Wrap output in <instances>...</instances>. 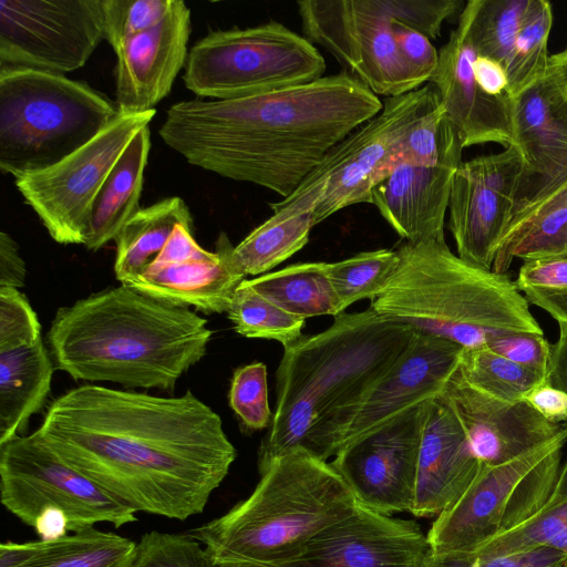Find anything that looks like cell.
<instances>
[{
  "instance_id": "6da1fadb",
  "label": "cell",
  "mask_w": 567,
  "mask_h": 567,
  "mask_svg": "<svg viewBox=\"0 0 567 567\" xmlns=\"http://www.w3.org/2000/svg\"><path fill=\"white\" fill-rule=\"evenodd\" d=\"M70 466L136 513L200 514L237 452L220 416L182 396L84 384L58 396L35 431Z\"/></svg>"
},
{
  "instance_id": "7a4b0ae2",
  "label": "cell",
  "mask_w": 567,
  "mask_h": 567,
  "mask_svg": "<svg viewBox=\"0 0 567 567\" xmlns=\"http://www.w3.org/2000/svg\"><path fill=\"white\" fill-rule=\"evenodd\" d=\"M382 106L343 71L248 97L174 103L158 135L190 165L286 198L331 147Z\"/></svg>"
},
{
  "instance_id": "3957f363",
  "label": "cell",
  "mask_w": 567,
  "mask_h": 567,
  "mask_svg": "<svg viewBox=\"0 0 567 567\" xmlns=\"http://www.w3.org/2000/svg\"><path fill=\"white\" fill-rule=\"evenodd\" d=\"M414 333L369 307L342 312L326 330L285 347L275 412L258 452L259 473L298 447L323 461L334 456L359 403Z\"/></svg>"
},
{
  "instance_id": "277c9868",
  "label": "cell",
  "mask_w": 567,
  "mask_h": 567,
  "mask_svg": "<svg viewBox=\"0 0 567 567\" xmlns=\"http://www.w3.org/2000/svg\"><path fill=\"white\" fill-rule=\"evenodd\" d=\"M212 336L189 308L121 284L61 307L45 340L55 368L76 381L172 391Z\"/></svg>"
},
{
  "instance_id": "5b68a950",
  "label": "cell",
  "mask_w": 567,
  "mask_h": 567,
  "mask_svg": "<svg viewBox=\"0 0 567 567\" xmlns=\"http://www.w3.org/2000/svg\"><path fill=\"white\" fill-rule=\"evenodd\" d=\"M396 251L395 272L371 300L377 313L463 349L503 332L544 334L507 274L466 262L445 241H405Z\"/></svg>"
},
{
  "instance_id": "8992f818",
  "label": "cell",
  "mask_w": 567,
  "mask_h": 567,
  "mask_svg": "<svg viewBox=\"0 0 567 567\" xmlns=\"http://www.w3.org/2000/svg\"><path fill=\"white\" fill-rule=\"evenodd\" d=\"M259 474L246 499L185 532L205 546L216 565L290 560L358 505L332 464L300 447L275 458Z\"/></svg>"
},
{
  "instance_id": "52a82bcc",
  "label": "cell",
  "mask_w": 567,
  "mask_h": 567,
  "mask_svg": "<svg viewBox=\"0 0 567 567\" xmlns=\"http://www.w3.org/2000/svg\"><path fill=\"white\" fill-rule=\"evenodd\" d=\"M115 102L64 74L0 68V169L14 178L69 156L118 115Z\"/></svg>"
},
{
  "instance_id": "ba28073f",
  "label": "cell",
  "mask_w": 567,
  "mask_h": 567,
  "mask_svg": "<svg viewBox=\"0 0 567 567\" xmlns=\"http://www.w3.org/2000/svg\"><path fill=\"white\" fill-rule=\"evenodd\" d=\"M440 103L432 83L385 97L377 115L331 147L291 195L269 207L281 214L312 212L318 225L346 207L371 204L372 189L402 161L411 131Z\"/></svg>"
},
{
  "instance_id": "9c48e42d",
  "label": "cell",
  "mask_w": 567,
  "mask_h": 567,
  "mask_svg": "<svg viewBox=\"0 0 567 567\" xmlns=\"http://www.w3.org/2000/svg\"><path fill=\"white\" fill-rule=\"evenodd\" d=\"M326 69L313 43L268 21L208 32L189 49L183 80L200 99L233 100L307 84Z\"/></svg>"
},
{
  "instance_id": "30bf717a",
  "label": "cell",
  "mask_w": 567,
  "mask_h": 567,
  "mask_svg": "<svg viewBox=\"0 0 567 567\" xmlns=\"http://www.w3.org/2000/svg\"><path fill=\"white\" fill-rule=\"evenodd\" d=\"M566 443L567 426L553 440L511 461L482 463L463 495L436 516L426 535L429 550L467 553L537 515L555 493Z\"/></svg>"
},
{
  "instance_id": "8fae6325",
  "label": "cell",
  "mask_w": 567,
  "mask_h": 567,
  "mask_svg": "<svg viewBox=\"0 0 567 567\" xmlns=\"http://www.w3.org/2000/svg\"><path fill=\"white\" fill-rule=\"evenodd\" d=\"M0 499L31 527L48 507L62 509L73 533L137 520L134 509L65 463L37 432L0 444Z\"/></svg>"
},
{
  "instance_id": "7c38bea8",
  "label": "cell",
  "mask_w": 567,
  "mask_h": 567,
  "mask_svg": "<svg viewBox=\"0 0 567 567\" xmlns=\"http://www.w3.org/2000/svg\"><path fill=\"white\" fill-rule=\"evenodd\" d=\"M297 7L303 37L324 48L377 96L423 86L398 50L389 0H303Z\"/></svg>"
},
{
  "instance_id": "4fadbf2b",
  "label": "cell",
  "mask_w": 567,
  "mask_h": 567,
  "mask_svg": "<svg viewBox=\"0 0 567 567\" xmlns=\"http://www.w3.org/2000/svg\"><path fill=\"white\" fill-rule=\"evenodd\" d=\"M155 112L118 113L93 140L59 163L14 178L25 204L53 240L63 245L85 244L99 189L132 138L151 124Z\"/></svg>"
},
{
  "instance_id": "5bb4252c",
  "label": "cell",
  "mask_w": 567,
  "mask_h": 567,
  "mask_svg": "<svg viewBox=\"0 0 567 567\" xmlns=\"http://www.w3.org/2000/svg\"><path fill=\"white\" fill-rule=\"evenodd\" d=\"M104 38L102 0H1L0 68H82Z\"/></svg>"
},
{
  "instance_id": "9a60e30c",
  "label": "cell",
  "mask_w": 567,
  "mask_h": 567,
  "mask_svg": "<svg viewBox=\"0 0 567 567\" xmlns=\"http://www.w3.org/2000/svg\"><path fill=\"white\" fill-rule=\"evenodd\" d=\"M526 171L516 145L474 157L458 166L449 202V229L457 256L492 270L496 249L515 210Z\"/></svg>"
},
{
  "instance_id": "2e32d148",
  "label": "cell",
  "mask_w": 567,
  "mask_h": 567,
  "mask_svg": "<svg viewBox=\"0 0 567 567\" xmlns=\"http://www.w3.org/2000/svg\"><path fill=\"white\" fill-rule=\"evenodd\" d=\"M426 403L342 447L331 462L359 504L382 513L412 509Z\"/></svg>"
},
{
  "instance_id": "e0dca14e",
  "label": "cell",
  "mask_w": 567,
  "mask_h": 567,
  "mask_svg": "<svg viewBox=\"0 0 567 567\" xmlns=\"http://www.w3.org/2000/svg\"><path fill=\"white\" fill-rule=\"evenodd\" d=\"M430 547L410 519L358 503L352 513L319 532L295 558L278 567H422Z\"/></svg>"
},
{
  "instance_id": "ac0fdd59",
  "label": "cell",
  "mask_w": 567,
  "mask_h": 567,
  "mask_svg": "<svg viewBox=\"0 0 567 567\" xmlns=\"http://www.w3.org/2000/svg\"><path fill=\"white\" fill-rule=\"evenodd\" d=\"M463 145L447 118L442 154L435 163L402 159L371 192L384 220L406 243L445 241L444 224Z\"/></svg>"
},
{
  "instance_id": "d6986e66",
  "label": "cell",
  "mask_w": 567,
  "mask_h": 567,
  "mask_svg": "<svg viewBox=\"0 0 567 567\" xmlns=\"http://www.w3.org/2000/svg\"><path fill=\"white\" fill-rule=\"evenodd\" d=\"M462 351L455 342L415 332L359 403L340 450L406 410L440 396L458 369Z\"/></svg>"
},
{
  "instance_id": "ffe728a7",
  "label": "cell",
  "mask_w": 567,
  "mask_h": 567,
  "mask_svg": "<svg viewBox=\"0 0 567 567\" xmlns=\"http://www.w3.org/2000/svg\"><path fill=\"white\" fill-rule=\"evenodd\" d=\"M437 399L456 416L475 457L487 465L520 456L567 426L547 421L524 400L504 401L473 388L458 369Z\"/></svg>"
},
{
  "instance_id": "44dd1931",
  "label": "cell",
  "mask_w": 567,
  "mask_h": 567,
  "mask_svg": "<svg viewBox=\"0 0 567 567\" xmlns=\"http://www.w3.org/2000/svg\"><path fill=\"white\" fill-rule=\"evenodd\" d=\"M476 52L461 12L456 28L439 51V65L429 83L434 85L463 147L485 143L517 146L514 100L509 95L489 96L478 87L472 73Z\"/></svg>"
},
{
  "instance_id": "7402d4cb",
  "label": "cell",
  "mask_w": 567,
  "mask_h": 567,
  "mask_svg": "<svg viewBox=\"0 0 567 567\" xmlns=\"http://www.w3.org/2000/svg\"><path fill=\"white\" fill-rule=\"evenodd\" d=\"M190 10L174 0L166 17L154 28L123 41L115 50V103L120 113L155 110L185 68L190 35Z\"/></svg>"
},
{
  "instance_id": "603a6c76",
  "label": "cell",
  "mask_w": 567,
  "mask_h": 567,
  "mask_svg": "<svg viewBox=\"0 0 567 567\" xmlns=\"http://www.w3.org/2000/svg\"><path fill=\"white\" fill-rule=\"evenodd\" d=\"M481 465L449 406L437 398L427 401L410 513L416 517L440 515L463 495Z\"/></svg>"
},
{
  "instance_id": "cb8c5ba5",
  "label": "cell",
  "mask_w": 567,
  "mask_h": 567,
  "mask_svg": "<svg viewBox=\"0 0 567 567\" xmlns=\"http://www.w3.org/2000/svg\"><path fill=\"white\" fill-rule=\"evenodd\" d=\"M233 248L221 231L214 252L175 262L152 261L127 285L184 308L227 313L237 288L246 279L231 261Z\"/></svg>"
},
{
  "instance_id": "d4e9b609",
  "label": "cell",
  "mask_w": 567,
  "mask_h": 567,
  "mask_svg": "<svg viewBox=\"0 0 567 567\" xmlns=\"http://www.w3.org/2000/svg\"><path fill=\"white\" fill-rule=\"evenodd\" d=\"M514 123L526 162L522 184L548 175L567 155V99L545 76L514 100Z\"/></svg>"
},
{
  "instance_id": "484cf974",
  "label": "cell",
  "mask_w": 567,
  "mask_h": 567,
  "mask_svg": "<svg viewBox=\"0 0 567 567\" xmlns=\"http://www.w3.org/2000/svg\"><path fill=\"white\" fill-rule=\"evenodd\" d=\"M151 150L150 125L128 143L99 189L91 208L84 246L96 251L114 240L141 209L144 172Z\"/></svg>"
},
{
  "instance_id": "4316f807",
  "label": "cell",
  "mask_w": 567,
  "mask_h": 567,
  "mask_svg": "<svg viewBox=\"0 0 567 567\" xmlns=\"http://www.w3.org/2000/svg\"><path fill=\"white\" fill-rule=\"evenodd\" d=\"M55 365L42 338L0 352V444L23 435L30 417L49 396Z\"/></svg>"
},
{
  "instance_id": "83f0119b",
  "label": "cell",
  "mask_w": 567,
  "mask_h": 567,
  "mask_svg": "<svg viewBox=\"0 0 567 567\" xmlns=\"http://www.w3.org/2000/svg\"><path fill=\"white\" fill-rule=\"evenodd\" d=\"M177 225L194 230L188 205L177 196L141 208L121 229L116 238L114 274L127 285L161 252Z\"/></svg>"
},
{
  "instance_id": "f1b7e54d",
  "label": "cell",
  "mask_w": 567,
  "mask_h": 567,
  "mask_svg": "<svg viewBox=\"0 0 567 567\" xmlns=\"http://www.w3.org/2000/svg\"><path fill=\"white\" fill-rule=\"evenodd\" d=\"M245 281L281 309L303 319L344 312L329 275V262L295 264Z\"/></svg>"
},
{
  "instance_id": "f546056e",
  "label": "cell",
  "mask_w": 567,
  "mask_h": 567,
  "mask_svg": "<svg viewBox=\"0 0 567 567\" xmlns=\"http://www.w3.org/2000/svg\"><path fill=\"white\" fill-rule=\"evenodd\" d=\"M313 226L312 212L274 213L234 246L231 261L245 276L268 274L307 245Z\"/></svg>"
},
{
  "instance_id": "4dcf8cb0",
  "label": "cell",
  "mask_w": 567,
  "mask_h": 567,
  "mask_svg": "<svg viewBox=\"0 0 567 567\" xmlns=\"http://www.w3.org/2000/svg\"><path fill=\"white\" fill-rule=\"evenodd\" d=\"M24 567H130L136 543L115 533L87 527L55 540L31 542Z\"/></svg>"
},
{
  "instance_id": "1f68e13d",
  "label": "cell",
  "mask_w": 567,
  "mask_h": 567,
  "mask_svg": "<svg viewBox=\"0 0 567 567\" xmlns=\"http://www.w3.org/2000/svg\"><path fill=\"white\" fill-rule=\"evenodd\" d=\"M551 25V4L546 0H529L505 69L513 100L546 76Z\"/></svg>"
},
{
  "instance_id": "d6a6232c",
  "label": "cell",
  "mask_w": 567,
  "mask_h": 567,
  "mask_svg": "<svg viewBox=\"0 0 567 567\" xmlns=\"http://www.w3.org/2000/svg\"><path fill=\"white\" fill-rule=\"evenodd\" d=\"M542 547L567 553V497H551L543 511L519 527L493 537L471 551L451 554L484 560Z\"/></svg>"
},
{
  "instance_id": "836d02e7",
  "label": "cell",
  "mask_w": 567,
  "mask_h": 567,
  "mask_svg": "<svg viewBox=\"0 0 567 567\" xmlns=\"http://www.w3.org/2000/svg\"><path fill=\"white\" fill-rule=\"evenodd\" d=\"M529 0H470L462 9L478 54L505 69Z\"/></svg>"
},
{
  "instance_id": "e575fe53",
  "label": "cell",
  "mask_w": 567,
  "mask_h": 567,
  "mask_svg": "<svg viewBox=\"0 0 567 567\" xmlns=\"http://www.w3.org/2000/svg\"><path fill=\"white\" fill-rule=\"evenodd\" d=\"M458 372L473 388L494 398L518 402L547 378L486 347L463 349Z\"/></svg>"
},
{
  "instance_id": "d590c367",
  "label": "cell",
  "mask_w": 567,
  "mask_h": 567,
  "mask_svg": "<svg viewBox=\"0 0 567 567\" xmlns=\"http://www.w3.org/2000/svg\"><path fill=\"white\" fill-rule=\"evenodd\" d=\"M245 280L237 288L227 312L235 331L247 338L276 340L284 348L298 341L306 319L281 309Z\"/></svg>"
},
{
  "instance_id": "8d00e7d4",
  "label": "cell",
  "mask_w": 567,
  "mask_h": 567,
  "mask_svg": "<svg viewBox=\"0 0 567 567\" xmlns=\"http://www.w3.org/2000/svg\"><path fill=\"white\" fill-rule=\"evenodd\" d=\"M400 262L396 250L363 251L329 262V275L344 311L363 299L373 300L388 285Z\"/></svg>"
},
{
  "instance_id": "74e56055",
  "label": "cell",
  "mask_w": 567,
  "mask_h": 567,
  "mask_svg": "<svg viewBox=\"0 0 567 567\" xmlns=\"http://www.w3.org/2000/svg\"><path fill=\"white\" fill-rule=\"evenodd\" d=\"M515 284L527 300L558 324H567V259L524 260Z\"/></svg>"
},
{
  "instance_id": "f35d334b",
  "label": "cell",
  "mask_w": 567,
  "mask_h": 567,
  "mask_svg": "<svg viewBox=\"0 0 567 567\" xmlns=\"http://www.w3.org/2000/svg\"><path fill=\"white\" fill-rule=\"evenodd\" d=\"M130 567H217L196 539L184 534L152 530L138 543Z\"/></svg>"
},
{
  "instance_id": "ab89813d",
  "label": "cell",
  "mask_w": 567,
  "mask_h": 567,
  "mask_svg": "<svg viewBox=\"0 0 567 567\" xmlns=\"http://www.w3.org/2000/svg\"><path fill=\"white\" fill-rule=\"evenodd\" d=\"M228 400L243 429L254 432L269 427L274 414L269 408L265 363L252 362L237 368L231 378Z\"/></svg>"
},
{
  "instance_id": "60d3db41",
  "label": "cell",
  "mask_w": 567,
  "mask_h": 567,
  "mask_svg": "<svg viewBox=\"0 0 567 567\" xmlns=\"http://www.w3.org/2000/svg\"><path fill=\"white\" fill-rule=\"evenodd\" d=\"M174 0H102L104 38L115 50L123 41L157 25Z\"/></svg>"
},
{
  "instance_id": "b9f144b4",
  "label": "cell",
  "mask_w": 567,
  "mask_h": 567,
  "mask_svg": "<svg viewBox=\"0 0 567 567\" xmlns=\"http://www.w3.org/2000/svg\"><path fill=\"white\" fill-rule=\"evenodd\" d=\"M41 324L28 298L12 287H0V352L32 346Z\"/></svg>"
},
{
  "instance_id": "7bdbcfd3",
  "label": "cell",
  "mask_w": 567,
  "mask_h": 567,
  "mask_svg": "<svg viewBox=\"0 0 567 567\" xmlns=\"http://www.w3.org/2000/svg\"><path fill=\"white\" fill-rule=\"evenodd\" d=\"M422 567H567V553L542 547L491 559H467L456 554L427 551Z\"/></svg>"
},
{
  "instance_id": "ee69618b",
  "label": "cell",
  "mask_w": 567,
  "mask_h": 567,
  "mask_svg": "<svg viewBox=\"0 0 567 567\" xmlns=\"http://www.w3.org/2000/svg\"><path fill=\"white\" fill-rule=\"evenodd\" d=\"M493 352L547 378L551 343L544 334L503 332L485 346Z\"/></svg>"
},
{
  "instance_id": "f6af8a7d",
  "label": "cell",
  "mask_w": 567,
  "mask_h": 567,
  "mask_svg": "<svg viewBox=\"0 0 567 567\" xmlns=\"http://www.w3.org/2000/svg\"><path fill=\"white\" fill-rule=\"evenodd\" d=\"M393 32L403 61L417 81L425 85L437 69L439 51L426 35L396 20Z\"/></svg>"
},
{
  "instance_id": "bcb514c9",
  "label": "cell",
  "mask_w": 567,
  "mask_h": 567,
  "mask_svg": "<svg viewBox=\"0 0 567 567\" xmlns=\"http://www.w3.org/2000/svg\"><path fill=\"white\" fill-rule=\"evenodd\" d=\"M566 186L567 155L548 175L525 182L520 185L513 218L507 230L529 214L534 208Z\"/></svg>"
},
{
  "instance_id": "7dc6e473",
  "label": "cell",
  "mask_w": 567,
  "mask_h": 567,
  "mask_svg": "<svg viewBox=\"0 0 567 567\" xmlns=\"http://www.w3.org/2000/svg\"><path fill=\"white\" fill-rule=\"evenodd\" d=\"M523 400L551 423H567V393L544 381L529 392Z\"/></svg>"
},
{
  "instance_id": "c3c4849f",
  "label": "cell",
  "mask_w": 567,
  "mask_h": 567,
  "mask_svg": "<svg viewBox=\"0 0 567 567\" xmlns=\"http://www.w3.org/2000/svg\"><path fill=\"white\" fill-rule=\"evenodd\" d=\"M472 73L476 84L485 94L509 95L505 66L496 60L476 52L472 61Z\"/></svg>"
},
{
  "instance_id": "681fc988",
  "label": "cell",
  "mask_w": 567,
  "mask_h": 567,
  "mask_svg": "<svg viewBox=\"0 0 567 567\" xmlns=\"http://www.w3.org/2000/svg\"><path fill=\"white\" fill-rule=\"evenodd\" d=\"M27 275L18 244L6 231L0 233V287L21 288Z\"/></svg>"
},
{
  "instance_id": "f907efd6",
  "label": "cell",
  "mask_w": 567,
  "mask_h": 567,
  "mask_svg": "<svg viewBox=\"0 0 567 567\" xmlns=\"http://www.w3.org/2000/svg\"><path fill=\"white\" fill-rule=\"evenodd\" d=\"M558 327V339L551 343L547 381L567 393V324Z\"/></svg>"
},
{
  "instance_id": "816d5d0a",
  "label": "cell",
  "mask_w": 567,
  "mask_h": 567,
  "mask_svg": "<svg viewBox=\"0 0 567 567\" xmlns=\"http://www.w3.org/2000/svg\"><path fill=\"white\" fill-rule=\"evenodd\" d=\"M33 528L41 540L45 542L62 538L70 530L68 516L56 507L45 508L35 519Z\"/></svg>"
},
{
  "instance_id": "f5cc1de1",
  "label": "cell",
  "mask_w": 567,
  "mask_h": 567,
  "mask_svg": "<svg viewBox=\"0 0 567 567\" xmlns=\"http://www.w3.org/2000/svg\"><path fill=\"white\" fill-rule=\"evenodd\" d=\"M546 76L567 99V48L549 55Z\"/></svg>"
},
{
  "instance_id": "db71d44e",
  "label": "cell",
  "mask_w": 567,
  "mask_h": 567,
  "mask_svg": "<svg viewBox=\"0 0 567 567\" xmlns=\"http://www.w3.org/2000/svg\"><path fill=\"white\" fill-rule=\"evenodd\" d=\"M557 208H567V186L560 189L558 193L546 199L544 203L534 208L529 214H527L524 218H522L518 223L513 225L507 231H512L520 225L536 218L540 215L549 213ZM505 234V235H506ZM504 235V236H505Z\"/></svg>"
},
{
  "instance_id": "11a10c76",
  "label": "cell",
  "mask_w": 567,
  "mask_h": 567,
  "mask_svg": "<svg viewBox=\"0 0 567 567\" xmlns=\"http://www.w3.org/2000/svg\"><path fill=\"white\" fill-rule=\"evenodd\" d=\"M553 496L556 498L567 497V458L563 462L559 480Z\"/></svg>"
},
{
  "instance_id": "9f6ffc18",
  "label": "cell",
  "mask_w": 567,
  "mask_h": 567,
  "mask_svg": "<svg viewBox=\"0 0 567 567\" xmlns=\"http://www.w3.org/2000/svg\"><path fill=\"white\" fill-rule=\"evenodd\" d=\"M217 567H278V566L265 564V563H256V561H233V563L218 564Z\"/></svg>"
}]
</instances>
